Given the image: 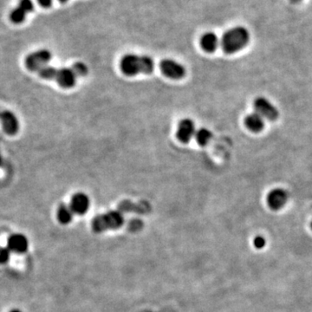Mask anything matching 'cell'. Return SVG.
Masks as SVG:
<instances>
[{
	"mask_svg": "<svg viewBox=\"0 0 312 312\" xmlns=\"http://www.w3.org/2000/svg\"><path fill=\"white\" fill-rule=\"evenodd\" d=\"M160 69L162 74L170 79L179 80L186 75V69L181 63L169 58L162 60L160 63Z\"/></svg>",
	"mask_w": 312,
	"mask_h": 312,
	"instance_id": "cell-5",
	"label": "cell"
},
{
	"mask_svg": "<svg viewBox=\"0 0 312 312\" xmlns=\"http://www.w3.org/2000/svg\"><path fill=\"white\" fill-rule=\"evenodd\" d=\"M142 221H139V220H133L130 222V225L129 228L132 231H139L142 227Z\"/></svg>",
	"mask_w": 312,
	"mask_h": 312,
	"instance_id": "cell-23",
	"label": "cell"
},
{
	"mask_svg": "<svg viewBox=\"0 0 312 312\" xmlns=\"http://www.w3.org/2000/svg\"><path fill=\"white\" fill-rule=\"evenodd\" d=\"M123 213L119 210H112L95 216L92 221L91 226L93 231L100 233L109 230H116L123 226Z\"/></svg>",
	"mask_w": 312,
	"mask_h": 312,
	"instance_id": "cell-3",
	"label": "cell"
},
{
	"mask_svg": "<svg viewBox=\"0 0 312 312\" xmlns=\"http://www.w3.org/2000/svg\"><path fill=\"white\" fill-rule=\"evenodd\" d=\"M253 106L256 113L266 119L275 121L278 118L279 113L277 108L266 97L260 96L255 99Z\"/></svg>",
	"mask_w": 312,
	"mask_h": 312,
	"instance_id": "cell-6",
	"label": "cell"
},
{
	"mask_svg": "<svg viewBox=\"0 0 312 312\" xmlns=\"http://www.w3.org/2000/svg\"><path fill=\"white\" fill-rule=\"evenodd\" d=\"M74 212L71 209L70 206H68L66 204H62L58 209H57V220L61 224H70L72 221L74 217Z\"/></svg>",
	"mask_w": 312,
	"mask_h": 312,
	"instance_id": "cell-16",
	"label": "cell"
},
{
	"mask_svg": "<svg viewBox=\"0 0 312 312\" xmlns=\"http://www.w3.org/2000/svg\"><path fill=\"white\" fill-rule=\"evenodd\" d=\"M74 72L77 75V77H85L88 74V67L85 63L82 62H77L73 64L71 67Z\"/></svg>",
	"mask_w": 312,
	"mask_h": 312,
	"instance_id": "cell-20",
	"label": "cell"
},
{
	"mask_svg": "<svg viewBox=\"0 0 312 312\" xmlns=\"http://www.w3.org/2000/svg\"><path fill=\"white\" fill-rule=\"evenodd\" d=\"M266 239L262 237V236H258L256 237L255 239H254V241H253V244H254V246L258 248V249H262L264 248L265 246H266Z\"/></svg>",
	"mask_w": 312,
	"mask_h": 312,
	"instance_id": "cell-24",
	"label": "cell"
},
{
	"mask_svg": "<svg viewBox=\"0 0 312 312\" xmlns=\"http://www.w3.org/2000/svg\"></svg>",
	"mask_w": 312,
	"mask_h": 312,
	"instance_id": "cell-30",
	"label": "cell"
},
{
	"mask_svg": "<svg viewBox=\"0 0 312 312\" xmlns=\"http://www.w3.org/2000/svg\"><path fill=\"white\" fill-rule=\"evenodd\" d=\"M2 165H3V157H2L1 151H0V167H2Z\"/></svg>",
	"mask_w": 312,
	"mask_h": 312,
	"instance_id": "cell-26",
	"label": "cell"
},
{
	"mask_svg": "<svg viewBox=\"0 0 312 312\" xmlns=\"http://www.w3.org/2000/svg\"><path fill=\"white\" fill-rule=\"evenodd\" d=\"M194 137L200 146H206L207 143H209L213 137V134L210 130H207L206 128H200L197 130Z\"/></svg>",
	"mask_w": 312,
	"mask_h": 312,
	"instance_id": "cell-17",
	"label": "cell"
},
{
	"mask_svg": "<svg viewBox=\"0 0 312 312\" xmlns=\"http://www.w3.org/2000/svg\"><path fill=\"white\" fill-rule=\"evenodd\" d=\"M120 69L128 77H134L138 74H151L154 70V62L150 56L126 54L120 61Z\"/></svg>",
	"mask_w": 312,
	"mask_h": 312,
	"instance_id": "cell-1",
	"label": "cell"
},
{
	"mask_svg": "<svg viewBox=\"0 0 312 312\" xmlns=\"http://www.w3.org/2000/svg\"><path fill=\"white\" fill-rule=\"evenodd\" d=\"M245 124L248 130L254 133H258L263 130L265 127V122L262 116L258 113H252L246 116L245 119Z\"/></svg>",
	"mask_w": 312,
	"mask_h": 312,
	"instance_id": "cell-15",
	"label": "cell"
},
{
	"mask_svg": "<svg viewBox=\"0 0 312 312\" xmlns=\"http://www.w3.org/2000/svg\"><path fill=\"white\" fill-rule=\"evenodd\" d=\"M58 1H59V2H61V3H65V2H67L68 0H58Z\"/></svg>",
	"mask_w": 312,
	"mask_h": 312,
	"instance_id": "cell-28",
	"label": "cell"
},
{
	"mask_svg": "<svg viewBox=\"0 0 312 312\" xmlns=\"http://www.w3.org/2000/svg\"><path fill=\"white\" fill-rule=\"evenodd\" d=\"M295 1H301V0H295Z\"/></svg>",
	"mask_w": 312,
	"mask_h": 312,
	"instance_id": "cell-29",
	"label": "cell"
},
{
	"mask_svg": "<svg viewBox=\"0 0 312 312\" xmlns=\"http://www.w3.org/2000/svg\"><path fill=\"white\" fill-rule=\"evenodd\" d=\"M38 2L44 8H49L52 4V0H38Z\"/></svg>",
	"mask_w": 312,
	"mask_h": 312,
	"instance_id": "cell-25",
	"label": "cell"
},
{
	"mask_svg": "<svg viewBox=\"0 0 312 312\" xmlns=\"http://www.w3.org/2000/svg\"><path fill=\"white\" fill-rule=\"evenodd\" d=\"M0 123L4 133L13 136L19 131V121L14 113L11 110L0 111Z\"/></svg>",
	"mask_w": 312,
	"mask_h": 312,
	"instance_id": "cell-7",
	"label": "cell"
},
{
	"mask_svg": "<svg viewBox=\"0 0 312 312\" xmlns=\"http://www.w3.org/2000/svg\"><path fill=\"white\" fill-rule=\"evenodd\" d=\"M77 75L74 72L72 68H60L56 69V76L54 81L57 83L60 87L63 89H70L77 84Z\"/></svg>",
	"mask_w": 312,
	"mask_h": 312,
	"instance_id": "cell-8",
	"label": "cell"
},
{
	"mask_svg": "<svg viewBox=\"0 0 312 312\" xmlns=\"http://www.w3.org/2000/svg\"><path fill=\"white\" fill-rule=\"evenodd\" d=\"M11 250L8 247H0V264H5L10 260Z\"/></svg>",
	"mask_w": 312,
	"mask_h": 312,
	"instance_id": "cell-22",
	"label": "cell"
},
{
	"mask_svg": "<svg viewBox=\"0 0 312 312\" xmlns=\"http://www.w3.org/2000/svg\"><path fill=\"white\" fill-rule=\"evenodd\" d=\"M288 193L282 188L271 190L267 196V204L273 210H279L286 204Z\"/></svg>",
	"mask_w": 312,
	"mask_h": 312,
	"instance_id": "cell-11",
	"label": "cell"
},
{
	"mask_svg": "<svg viewBox=\"0 0 312 312\" xmlns=\"http://www.w3.org/2000/svg\"><path fill=\"white\" fill-rule=\"evenodd\" d=\"M11 312H22L21 311H19V310H12Z\"/></svg>",
	"mask_w": 312,
	"mask_h": 312,
	"instance_id": "cell-27",
	"label": "cell"
},
{
	"mask_svg": "<svg viewBox=\"0 0 312 312\" xmlns=\"http://www.w3.org/2000/svg\"><path fill=\"white\" fill-rule=\"evenodd\" d=\"M26 15H27V13L18 5L17 7L13 9L12 11H11L10 18H11L12 23L18 25V24H21V23L25 21Z\"/></svg>",
	"mask_w": 312,
	"mask_h": 312,
	"instance_id": "cell-18",
	"label": "cell"
},
{
	"mask_svg": "<svg viewBox=\"0 0 312 312\" xmlns=\"http://www.w3.org/2000/svg\"><path fill=\"white\" fill-rule=\"evenodd\" d=\"M7 247L13 253H26L29 248L28 239L21 233L13 234L8 239Z\"/></svg>",
	"mask_w": 312,
	"mask_h": 312,
	"instance_id": "cell-12",
	"label": "cell"
},
{
	"mask_svg": "<svg viewBox=\"0 0 312 312\" xmlns=\"http://www.w3.org/2000/svg\"><path fill=\"white\" fill-rule=\"evenodd\" d=\"M56 67L49 66V65H47V66L44 67L43 69L39 70V76L41 77L42 79H45V80H54L55 79V76H56Z\"/></svg>",
	"mask_w": 312,
	"mask_h": 312,
	"instance_id": "cell-19",
	"label": "cell"
},
{
	"mask_svg": "<svg viewBox=\"0 0 312 312\" xmlns=\"http://www.w3.org/2000/svg\"><path fill=\"white\" fill-rule=\"evenodd\" d=\"M90 206V200L88 195L85 193H77L74 194L70 200V207L74 214L84 215L88 212Z\"/></svg>",
	"mask_w": 312,
	"mask_h": 312,
	"instance_id": "cell-10",
	"label": "cell"
},
{
	"mask_svg": "<svg viewBox=\"0 0 312 312\" xmlns=\"http://www.w3.org/2000/svg\"><path fill=\"white\" fill-rule=\"evenodd\" d=\"M150 206L147 202L133 203L130 200H124L119 204V211L123 212H133L137 214H147L150 211Z\"/></svg>",
	"mask_w": 312,
	"mask_h": 312,
	"instance_id": "cell-14",
	"label": "cell"
},
{
	"mask_svg": "<svg viewBox=\"0 0 312 312\" xmlns=\"http://www.w3.org/2000/svg\"><path fill=\"white\" fill-rule=\"evenodd\" d=\"M18 6L22 8L26 13H30L34 10V4L32 0H20Z\"/></svg>",
	"mask_w": 312,
	"mask_h": 312,
	"instance_id": "cell-21",
	"label": "cell"
},
{
	"mask_svg": "<svg viewBox=\"0 0 312 312\" xmlns=\"http://www.w3.org/2000/svg\"><path fill=\"white\" fill-rule=\"evenodd\" d=\"M52 58V54L49 49H41L30 53L25 59V65L32 72H39L44 67L47 66Z\"/></svg>",
	"mask_w": 312,
	"mask_h": 312,
	"instance_id": "cell-4",
	"label": "cell"
},
{
	"mask_svg": "<svg viewBox=\"0 0 312 312\" xmlns=\"http://www.w3.org/2000/svg\"><path fill=\"white\" fill-rule=\"evenodd\" d=\"M195 124L193 120L185 118L181 120L178 124L176 136L180 142L187 143L195 135Z\"/></svg>",
	"mask_w": 312,
	"mask_h": 312,
	"instance_id": "cell-9",
	"label": "cell"
},
{
	"mask_svg": "<svg viewBox=\"0 0 312 312\" xmlns=\"http://www.w3.org/2000/svg\"><path fill=\"white\" fill-rule=\"evenodd\" d=\"M200 46L206 52L212 53L217 49L220 41L217 35L214 32H206L200 38Z\"/></svg>",
	"mask_w": 312,
	"mask_h": 312,
	"instance_id": "cell-13",
	"label": "cell"
},
{
	"mask_svg": "<svg viewBox=\"0 0 312 312\" xmlns=\"http://www.w3.org/2000/svg\"><path fill=\"white\" fill-rule=\"evenodd\" d=\"M250 41V33L246 27L236 26L224 32L221 47L226 54H233L244 49Z\"/></svg>",
	"mask_w": 312,
	"mask_h": 312,
	"instance_id": "cell-2",
	"label": "cell"
}]
</instances>
